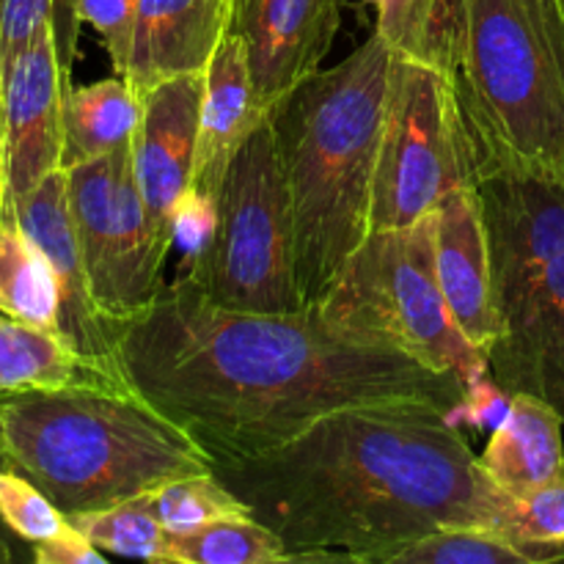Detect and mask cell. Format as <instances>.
Returning a JSON list of instances; mask_svg holds the SVG:
<instances>
[{
	"label": "cell",
	"mask_w": 564,
	"mask_h": 564,
	"mask_svg": "<svg viewBox=\"0 0 564 564\" xmlns=\"http://www.w3.org/2000/svg\"><path fill=\"white\" fill-rule=\"evenodd\" d=\"M72 386L130 389L75 350L64 334L0 312V400L22 391H55Z\"/></svg>",
	"instance_id": "cell-20"
},
{
	"label": "cell",
	"mask_w": 564,
	"mask_h": 564,
	"mask_svg": "<svg viewBox=\"0 0 564 564\" xmlns=\"http://www.w3.org/2000/svg\"><path fill=\"white\" fill-rule=\"evenodd\" d=\"M202 102L204 72L171 77L141 94V119L130 143L132 165L149 215L169 246L180 237L191 207Z\"/></svg>",
	"instance_id": "cell-11"
},
{
	"label": "cell",
	"mask_w": 564,
	"mask_h": 564,
	"mask_svg": "<svg viewBox=\"0 0 564 564\" xmlns=\"http://www.w3.org/2000/svg\"><path fill=\"white\" fill-rule=\"evenodd\" d=\"M449 80L477 182L496 171L564 182V55L523 0H463Z\"/></svg>",
	"instance_id": "cell-5"
},
{
	"label": "cell",
	"mask_w": 564,
	"mask_h": 564,
	"mask_svg": "<svg viewBox=\"0 0 564 564\" xmlns=\"http://www.w3.org/2000/svg\"><path fill=\"white\" fill-rule=\"evenodd\" d=\"M77 17L83 25H91L99 33L116 75H127L138 0H77Z\"/></svg>",
	"instance_id": "cell-30"
},
{
	"label": "cell",
	"mask_w": 564,
	"mask_h": 564,
	"mask_svg": "<svg viewBox=\"0 0 564 564\" xmlns=\"http://www.w3.org/2000/svg\"><path fill=\"white\" fill-rule=\"evenodd\" d=\"M119 361L215 463L264 455L341 408L435 402L452 416L468 389L455 372L339 334L317 306L235 312L187 279L121 330Z\"/></svg>",
	"instance_id": "cell-1"
},
{
	"label": "cell",
	"mask_w": 564,
	"mask_h": 564,
	"mask_svg": "<svg viewBox=\"0 0 564 564\" xmlns=\"http://www.w3.org/2000/svg\"><path fill=\"white\" fill-rule=\"evenodd\" d=\"M141 91L124 75L91 86L72 83L64 94V160L61 169L119 152L135 135Z\"/></svg>",
	"instance_id": "cell-21"
},
{
	"label": "cell",
	"mask_w": 564,
	"mask_h": 564,
	"mask_svg": "<svg viewBox=\"0 0 564 564\" xmlns=\"http://www.w3.org/2000/svg\"><path fill=\"white\" fill-rule=\"evenodd\" d=\"M361 3H369V6H375V9H380V6H383V0H361Z\"/></svg>",
	"instance_id": "cell-38"
},
{
	"label": "cell",
	"mask_w": 564,
	"mask_h": 564,
	"mask_svg": "<svg viewBox=\"0 0 564 564\" xmlns=\"http://www.w3.org/2000/svg\"><path fill=\"white\" fill-rule=\"evenodd\" d=\"M58 281L14 215L0 224V312L58 330ZM61 334V330H58Z\"/></svg>",
	"instance_id": "cell-22"
},
{
	"label": "cell",
	"mask_w": 564,
	"mask_h": 564,
	"mask_svg": "<svg viewBox=\"0 0 564 564\" xmlns=\"http://www.w3.org/2000/svg\"><path fill=\"white\" fill-rule=\"evenodd\" d=\"M9 466V457H6V449H3V441H0V468ZM0 549H11L9 545V527H6L3 521H0Z\"/></svg>",
	"instance_id": "cell-36"
},
{
	"label": "cell",
	"mask_w": 564,
	"mask_h": 564,
	"mask_svg": "<svg viewBox=\"0 0 564 564\" xmlns=\"http://www.w3.org/2000/svg\"><path fill=\"white\" fill-rule=\"evenodd\" d=\"M231 22V0H138L127 80L149 91L207 69Z\"/></svg>",
	"instance_id": "cell-18"
},
{
	"label": "cell",
	"mask_w": 564,
	"mask_h": 564,
	"mask_svg": "<svg viewBox=\"0 0 564 564\" xmlns=\"http://www.w3.org/2000/svg\"><path fill=\"white\" fill-rule=\"evenodd\" d=\"M9 215L25 229V235L42 248L58 281V330L80 356L97 364L121 383H130L119 361V330L97 306L83 262L80 242L72 224L66 171L58 169L44 176L28 196L9 204Z\"/></svg>",
	"instance_id": "cell-12"
},
{
	"label": "cell",
	"mask_w": 564,
	"mask_h": 564,
	"mask_svg": "<svg viewBox=\"0 0 564 564\" xmlns=\"http://www.w3.org/2000/svg\"><path fill=\"white\" fill-rule=\"evenodd\" d=\"M152 505L169 534L193 532V529L218 521V518L248 512L246 501L237 499L215 477V471L191 474V477H180L160 485L158 490H152Z\"/></svg>",
	"instance_id": "cell-28"
},
{
	"label": "cell",
	"mask_w": 564,
	"mask_h": 564,
	"mask_svg": "<svg viewBox=\"0 0 564 564\" xmlns=\"http://www.w3.org/2000/svg\"><path fill=\"white\" fill-rule=\"evenodd\" d=\"M0 521L31 545L50 540L66 527V516L44 490L11 466L0 468Z\"/></svg>",
	"instance_id": "cell-29"
},
{
	"label": "cell",
	"mask_w": 564,
	"mask_h": 564,
	"mask_svg": "<svg viewBox=\"0 0 564 564\" xmlns=\"http://www.w3.org/2000/svg\"><path fill=\"white\" fill-rule=\"evenodd\" d=\"M6 213H9V176H6V163L0 154V224H3Z\"/></svg>",
	"instance_id": "cell-35"
},
{
	"label": "cell",
	"mask_w": 564,
	"mask_h": 564,
	"mask_svg": "<svg viewBox=\"0 0 564 564\" xmlns=\"http://www.w3.org/2000/svg\"><path fill=\"white\" fill-rule=\"evenodd\" d=\"M215 477L284 540L290 564L312 551L383 564L438 529H496L510 501L435 402L341 408L264 455L215 463Z\"/></svg>",
	"instance_id": "cell-2"
},
{
	"label": "cell",
	"mask_w": 564,
	"mask_h": 564,
	"mask_svg": "<svg viewBox=\"0 0 564 564\" xmlns=\"http://www.w3.org/2000/svg\"><path fill=\"white\" fill-rule=\"evenodd\" d=\"M477 185L471 149L444 69L394 55L375 174L372 231L427 218L457 187Z\"/></svg>",
	"instance_id": "cell-8"
},
{
	"label": "cell",
	"mask_w": 564,
	"mask_h": 564,
	"mask_svg": "<svg viewBox=\"0 0 564 564\" xmlns=\"http://www.w3.org/2000/svg\"><path fill=\"white\" fill-rule=\"evenodd\" d=\"M72 527L80 529L102 554L127 556V560L163 562L169 532L160 523L152 505V490L113 507L94 512L66 516Z\"/></svg>",
	"instance_id": "cell-25"
},
{
	"label": "cell",
	"mask_w": 564,
	"mask_h": 564,
	"mask_svg": "<svg viewBox=\"0 0 564 564\" xmlns=\"http://www.w3.org/2000/svg\"><path fill=\"white\" fill-rule=\"evenodd\" d=\"M55 0H0V39H3L6 72L17 55L39 36V31L53 25Z\"/></svg>",
	"instance_id": "cell-31"
},
{
	"label": "cell",
	"mask_w": 564,
	"mask_h": 564,
	"mask_svg": "<svg viewBox=\"0 0 564 564\" xmlns=\"http://www.w3.org/2000/svg\"><path fill=\"white\" fill-rule=\"evenodd\" d=\"M182 279L235 312L306 308L297 292L295 226L270 116L231 158L202 246Z\"/></svg>",
	"instance_id": "cell-7"
},
{
	"label": "cell",
	"mask_w": 564,
	"mask_h": 564,
	"mask_svg": "<svg viewBox=\"0 0 564 564\" xmlns=\"http://www.w3.org/2000/svg\"><path fill=\"white\" fill-rule=\"evenodd\" d=\"M319 314L339 334L416 358L466 386L488 378V356L457 328L435 264V213L402 229H375L352 253Z\"/></svg>",
	"instance_id": "cell-6"
},
{
	"label": "cell",
	"mask_w": 564,
	"mask_h": 564,
	"mask_svg": "<svg viewBox=\"0 0 564 564\" xmlns=\"http://www.w3.org/2000/svg\"><path fill=\"white\" fill-rule=\"evenodd\" d=\"M163 562L169 564H290L284 540L253 518H218L193 532L169 534Z\"/></svg>",
	"instance_id": "cell-24"
},
{
	"label": "cell",
	"mask_w": 564,
	"mask_h": 564,
	"mask_svg": "<svg viewBox=\"0 0 564 564\" xmlns=\"http://www.w3.org/2000/svg\"><path fill=\"white\" fill-rule=\"evenodd\" d=\"M11 560H14V551H11V549H0V564H9Z\"/></svg>",
	"instance_id": "cell-37"
},
{
	"label": "cell",
	"mask_w": 564,
	"mask_h": 564,
	"mask_svg": "<svg viewBox=\"0 0 564 564\" xmlns=\"http://www.w3.org/2000/svg\"><path fill=\"white\" fill-rule=\"evenodd\" d=\"M394 50L378 31L345 61L297 83L273 110L295 226L303 306H317L372 235L375 174Z\"/></svg>",
	"instance_id": "cell-3"
},
{
	"label": "cell",
	"mask_w": 564,
	"mask_h": 564,
	"mask_svg": "<svg viewBox=\"0 0 564 564\" xmlns=\"http://www.w3.org/2000/svg\"><path fill=\"white\" fill-rule=\"evenodd\" d=\"M488 372L507 394L538 397L564 422V251L505 319Z\"/></svg>",
	"instance_id": "cell-15"
},
{
	"label": "cell",
	"mask_w": 564,
	"mask_h": 564,
	"mask_svg": "<svg viewBox=\"0 0 564 564\" xmlns=\"http://www.w3.org/2000/svg\"><path fill=\"white\" fill-rule=\"evenodd\" d=\"M66 80L55 47L53 25L17 55L6 72L3 163L9 176V204L28 196L64 160Z\"/></svg>",
	"instance_id": "cell-13"
},
{
	"label": "cell",
	"mask_w": 564,
	"mask_h": 564,
	"mask_svg": "<svg viewBox=\"0 0 564 564\" xmlns=\"http://www.w3.org/2000/svg\"><path fill=\"white\" fill-rule=\"evenodd\" d=\"M383 564H532L490 527H449L391 551Z\"/></svg>",
	"instance_id": "cell-27"
},
{
	"label": "cell",
	"mask_w": 564,
	"mask_h": 564,
	"mask_svg": "<svg viewBox=\"0 0 564 564\" xmlns=\"http://www.w3.org/2000/svg\"><path fill=\"white\" fill-rule=\"evenodd\" d=\"M130 143L64 169L72 224L94 301L119 334L158 301L171 251L141 196Z\"/></svg>",
	"instance_id": "cell-9"
},
{
	"label": "cell",
	"mask_w": 564,
	"mask_h": 564,
	"mask_svg": "<svg viewBox=\"0 0 564 564\" xmlns=\"http://www.w3.org/2000/svg\"><path fill=\"white\" fill-rule=\"evenodd\" d=\"M80 17H77V0H55L53 3V33L58 47L61 69L66 80H72V66L77 58V42H80Z\"/></svg>",
	"instance_id": "cell-33"
},
{
	"label": "cell",
	"mask_w": 564,
	"mask_h": 564,
	"mask_svg": "<svg viewBox=\"0 0 564 564\" xmlns=\"http://www.w3.org/2000/svg\"><path fill=\"white\" fill-rule=\"evenodd\" d=\"M3 99H6V61H3V39H0V154H3Z\"/></svg>",
	"instance_id": "cell-34"
},
{
	"label": "cell",
	"mask_w": 564,
	"mask_h": 564,
	"mask_svg": "<svg viewBox=\"0 0 564 564\" xmlns=\"http://www.w3.org/2000/svg\"><path fill=\"white\" fill-rule=\"evenodd\" d=\"M435 264L457 328L488 356L505 325L496 308L488 231L477 185L457 187L435 209Z\"/></svg>",
	"instance_id": "cell-16"
},
{
	"label": "cell",
	"mask_w": 564,
	"mask_h": 564,
	"mask_svg": "<svg viewBox=\"0 0 564 564\" xmlns=\"http://www.w3.org/2000/svg\"><path fill=\"white\" fill-rule=\"evenodd\" d=\"M229 31L242 39L264 113L323 69L339 31V0H231Z\"/></svg>",
	"instance_id": "cell-14"
},
{
	"label": "cell",
	"mask_w": 564,
	"mask_h": 564,
	"mask_svg": "<svg viewBox=\"0 0 564 564\" xmlns=\"http://www.w3.org/2000/svg\"><path fill=\"white\" fill-rule=\"evenodd\" d=\"M264 119L268 113L253 91L246 44L235 31H226L204 69L202 132H198L191 207H187L185 220L193 213H198L202 218L213 215L215 191H218L231 158Z\"/></svg>",
	"instance_id": "cell-17"
},
{
	"label": "cell",
	"mask_w": 564,
	"mask_h": 564,
	"mask_svg": "<svg viewBox=\"0 0 564 564\" xmlns=\"http://www.w3.org/2000/svg\"><path fill=\"white\" fill-rule=\"evenodd\" d=\"M562 416L532 394H512L505 422L477 455L485 477L510 496H527L564 479Z\"/></svg>",
	"instance_id": "cell-19"
},
{
	"label": "cell",
	"mask_w": 564,
	"mask_h": 564,
	"mask_svg": "<svg viewBox=\"0 0 564 564\" xmlns=\"http://www.w3.org/2000/svg\"><path fill=\"white\" fill-rule=\"evenodd\" d=\"M496 532L516 543L532 564L564 562V479L527 496H510Z\"/></svg>",
	"instance_id": "cell-26"
},
{
	"label": "cell",
	"mask_w": 564,
	"mask_h": 564,
	"mask_svg": "<svg viewBox=\"0 0 564 564\" xmlns=\"http://www.w3.org/2000/svg\"><path fill=\"white\" fill-rule=\"evenodd\" d=\"M108 554L97 549L77 527L66 518V527L50 540L33 543V562L39 564H102Z\"/></svg>",
	"instance_id": "cell-32"
},
{
	"label": "cell",
	"mask_w": 564,
	"mask_h": 564,
	"mask_svg": "<svg viewBox=\"0 0 564 564\" xmlns=\"http://www.w3.org/2000/svg\"><path fill=\"white\" fill-rule=\"evenodd\" d=\"M460 17L463 0H383L375 31L400 58L433 64L449 75Z\"/></svg>",
	"instance_id": "cell-23"
},
{
	"label": "cell",
	"mask_w": 564,
	"mask_h": 564,
	"mask_svg": "<svg viewBox=\"0 0 564 564\" xmlns=\"http://www.w3.org/2000/svg\"><path fill=\"white\" fill-rule=\"evenodd\" d=\"M501 325L564 251V182L496 171L477 182Z\"/></svg>",
	"instance_id": "cell-10"
},
{
	"label": "cell",
	"mask_w": 564,
	"mask_h": 564,
	"mask_svg": "<svg viewBox=\"0 0 564 564\" xmlns=\"http://www.w3.org/2000/svg\"><path fill=\"white\" fill-rule=\"evenodd\" d=\"M9 466L64 516L113 507L171 479L215 471V460L135 389L72 386L0 400Z\"/></svg>",
	"instance_id": "cell-4"
}]
</instances>
